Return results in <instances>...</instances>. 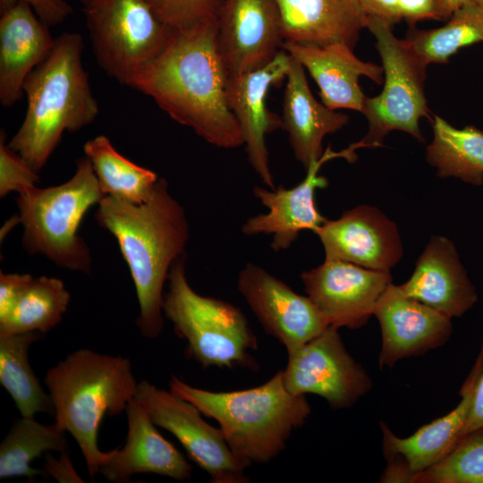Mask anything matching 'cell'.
Returning <instances> with one entry per match:
<instances>
[{
    "label": "cell",
    "mask_w": 483,
    "mask_h": 483,
    "mask_svg": "<svg viewBox=\"0 0 483 483\" xmlns=\"http://www.w3.org/2000/svg\"><path fill=\"white\" fill-rule=\"evenodd\" d=\"M228 78L217 46L216 19H211L175 30L166 48L128 86L208 143L235 148L244 140L227 104Z\"/></svg>",
    "instance_id": "obj_1"
},
{
    "label": "cell",
    "mask_w": 483,
    "mask_h": 483,
    "mask_svg": "<svg viewBox=\"0 0 483 483\" xmlns=\"http://www.w3.org/2000/svg\"><path fill=\"white\" fill-rule=\"evenodd\" d=\"M116 239L126 261L140 306L136 324L141 335L157 338L164 327L163 288L172 265L185 255L190 237L182 206L159 178L151 198L133 204L105 195L95 215Z\"/></svg>",
    "instance_id": "obj_2"
},
{
    "label": "cell",
    "mask_w": 483,
    "mask_h": 483,
    "mask_svg": "<svg viewBox=\"0 0 483 483\" xmlns=\"http://www.w3.org/2000/svg\"><path fill=\"white\" fill-rule=\"evenodd\" d=\"M83 48L79 33L61 34L51 53L23 83L26 114L7 145L37 173L46 165L64 131H77L98 114V104L82 64Z\"/></svg>",
    "instance_id": "obj_3"
},
{
    "label": "cell",
    "mask_w": 483,
    "mask_h": 483,
    "mask_svg": "<svg viewBox=\"0 0 483 483\" xmlns=\"http://www.w3.org/2000/svg\"><path fill=\"white\" fill-rule=\"evenodd\" d=\"M169 389L217 421L231 451L246 468L267 463L279 455L292 431L311 412L305 395L287 390L283 370L258 386L238 391H208L175 376L169 381Z\"/></svg>",
    "instance_id": "obj_4"
},
{
    "label": "cell",
    "mask_w": 483,
    "mask_h": 483,
    "mask_svg": "<svg viewBox=\"0 0 483 483\" xmlns=\"http://www.w3.org/2000/svg\"><path fill=\"white\" fill-rule=\"evenodd\" d=\"M45 383L55 422L76 440L93 479L112 454V450L102 452L98 448L102 419L125 411L138 391L131 361L80 349L48 369Z\"/></svg>",
    "instance_id": "obj_5"
},
{
    "label": "cell",
    "mask_w": 483,
    "mask_h": 483,
    "mask_svg": "<svg viewBox=\"0 0 483 483\" xmlns=\"http://www.w3.org/2000/svg\"><path fill=\"white\" fill-rule=\"evenodd\" d=\"M104 196L86 156L77 161L75 174L66 182L48 188L35 185L18 193L26 250L59 267L89 274L91 256L78 229L86 212Z\"/></svg>",
    "instance_id": "obj_6"
},
{
    "label": "cell",
    "mask_w": 483,
    "mask_h": 483,
    "mask_svg": "<svg viewBox=\"0 0 483 483\" xmlns=\"http://www.w3.org/2000/svg\"><path fill=\"white\" fill-rule=\"evenodd\" d=\"M185 259L186 254L171 267L162 309L187 341L189 356L204 368L257 369L250 352L258 349V341L244 314L227 301L195 292L186 277Z\"/></svg>",
    "instance_id": "obj_7"
},
{
    "label": "cell",
    "mask_w": 483,
    "mask_h": 483,
    "mask_svg": "<svg viewBox=\"0 0 483 483\" xmlns=\"http://www.w3.org/2000/svg\"><path fill=\"white\" fill-rule=\"evenodd\" d=\"M366 28L376 38L385 80L380 94L365 98L361 113L368 120L369 130L361 140L367 148L382 147L384 138L396 130L424 142L419 119L429 118L425 96L428 64L403 39L395 37L393 25L366 18Z\"/></svg>",
    "instance_id": "obj_8"
},
{
    "label": "cell",
    "mask_w": 483,
    "mask_h": 483,
    "mask_svg": "<svg viewBox=\"0 0 483 483\" xmlns=\"http://www.w3.org/2000/svg\"><path fill=\"white\" fill-rule=\"evenodd\" d=\"M84 13L97 63L126 86L166 48L175 32L146 0H92Z\"/></svg>",
    "instance_id": "obj_9"
},
{
    "label": "cell",
    "mask_w": 483,
    "mask_h": 483,
    "mask_svg": "<svg viewBox=\"0 0 483 483\" xmlns=\"http://www.w3.org/2000/svg\"><path fill=\"white\" fill-rule=\"evenodd\" d=\"M338 329L328 326L289 354L283 378L285 387L293 394H316L333 409H345L371 389L372 381L347 352Z\"/></svg>",
    "instance_id": "obj_10"
},
{
    "label": "cell",
    "mask_w": 483,
    "mask_h": 483,
    "mask_svg": "<svg viewBox=\"0 0 483 483\" xmlns=\"http://www.w3.org/2000/svg\"><path fill=\"white\" fill-rule=\"evenodd\" d=\"M135 398L154 423L172 433L212 483H247L246 467L234 456L220 428L206 422L191 402L142 380Z\"/></svg>",
    "instance_id": "obj_11"
},
{
    "label": "cell",
    "mask_w": 483,
    "mask_h": 483,
    "mask_svg": "<svg viewBox=\"0 0 483 483\" xmlns=\"http://www.w3.org/2000/svg\"><path fill=\"white\" fill-rule=\"evenodd\" d=\"M361 148H367L362 140L341 151H333L328 146L322 157L308 167L304 180L291 189L279 186L272 190L254 186V196L267 208V212L248 218L242 225V233L247 236L271 235V249L279 252L289 249L301 231L315 233L326 220L318 211L315 197L317 189L328 185V180L318 175L320 167L337 157L354 162L357 159L355 151Z\"/></svg>",
    "instance_id": "obj_12"
},
{
    "label": "cell",
    "mask_w": 483,
    "mask_h": 483,
    "mask_svg": "<svg viewBox=\"0 0 483 483\" xmlns=\"http://www.w3.org/2000/svg\"><path fill=\"white\" fill-rule=\"evenodd\" d=\"M237 287L265 331L288 355L320 335L329 325L310 298L254 263L240 271Z\"/></svg>",
    "instance_id": "obj_13"
},
{
    "label": "cell",
    "mask_w": 483,
    "mask_h": 483,
    "mask_svg": "<svg viewBox=\"0 0 483 483\" xmlns=\"http://www.w3.org/2000/svg\"><path fill=\"white\" fill-rule=\"evenodd\" d=\"M307 295L337 328L359 329L392 283L390 272L369 269L342 260H328L301 275Z\"/></svg>",
    "instance_id": "obj_14"
},
{
    "label": "cell",
    "mask_w": 483,
    "mask_h": 483,
    "mask_svg": "<svg viewBox=\"0 0 483 483\" xmlns=\"http://www.w3.org/2000/svg\"><path fill=\"white\" fill-rule=\"evenodd\" d=\"M217 46L229 76L260 69L283 49L277 0H223Z\"/></svg>",
    "instance_id": "obj_15"
},
{
    "label": "cell",
    "mask_w": 483,
    "mask_h": 483,
    "mask_svg": "<svg viewBox=\"0 0 483 483\" xmlns=\"http://www.w3.org/2000/svg\"><path fill=\"white\" fill-rule=\"evenodd\" d=\"M315 233L323 245L325 259L390 272L402 258L396 224L374 206L358 205L337 219H326Z\"/></svg>",
    "instance_id": "obj_16"
},
{
    "label": "cell",
    "mask_w": 483,
    "mask_h": 483,
    "mask_svg": "<svg viewBox=\"0 0 483 483\" xmlns=\"http://www.w3.org/2000/svg\"><path fill=\"white\" fill-rule=\"evenodd\" d=\"M291 56L282 49L267 65L240 75L229 76L226 85L227 104L235 115L244 140L248 160L269 189H275L269 166L266 136L283 128V120L266 105L271 87L286 79Z\"/></svg>",
    "instance_id": "obj_17"
},
{
    "label": "cell",
    "mask_w": 483,
    "mask_h": 483,
    "mask_svg": "<svg viewBox=\"0 0 483 483\" xmlns=\"http://www.w3.org/2000/svg\"><path fill=\"white\" fill-rule=\"evenodd\" d=\"M381 328L380 369L444 345L453 333L452 318L407 296L391 283L373 312Z\"/></svg>",
    "instance_id": "obj_18"
},
{
    "label": "cell",
    "mask_w": 483,
    "mask_h": 483,
    "mask_svg": "<svg viewBox=\"0 0 483 483\" xmlns=\"http://www.w3.org/2000/svg\"><path fill=\"white\" fill-rule=\"evenodd\" d=\"M399 287L407 296L451 318L463 316L479 299L455 245L443 235L430 237L411 275Z\"/></svg>",
    "instance_id": "obj_19"
},
{
    "label": "cell",
    "mask_w": 483,
    "mask_h": 483,
    "mask_svg": "<svg viewBox=\"0 0 483 483\" xmlns=\"http://www.w3.org/2000/svg\"><path fill=\"white\" fill-rule=\"evenodd\" d=\"M282 48L309 72L319 88L321 102L331 110L362 112L366 96L360 77L384 82L383 67L359 59L344 43L316 46L284 41Z\"/></svg>",
    "instance_id": "obj_20"
},
{
    "label": "cell",
    "mask_w": 483,
    "mask_h": 483,
    "mask_svg": "<svg viewBox=\"0 0 483 483\" xmlns=\"http://www.w3.org/2000/svg\"><path fill=\"white\" fill-rule=\"evenodd\" d=\"M482 369L483 341L473 367L460 390L461 401L449 413L424 425L407 437L397 436L381 421L382 446L386 461H400L413 479L416 474L443 460L461 437Z\"/></svg>",
    "instance_id": "obj_21"
},
{
    "label": "cell",
    "mask_w": 483,
    "mask_h": 483,
    "mask_svg": "<svg viewBox=\"0 0 483 483\" xmlns=\"http://www.w3.org/2000/svg\"><path fill=\"white\" fill-rule=\"evenodd\" d=\"M128 434L122 449L112 454L99 470L107 480L128 482L132 475L152 473L177 480L191 479L192 468L156 428L148 411L135 397L126 407Z\"/></svg>",
    "instance_id": "obj_22"
},
{
    "label": "cell",
    "mask_w": 483,
    "mask_h": 483,
    "mask_svg": "<svg viewBox=\"0 0 483 483\" xmlns=\"http://www.w3.org/2000/svg\"><path fill=\"white\" fill-rule=\"evenodd\" d=\"M55 38L31 6L18 2L0 17V103L14 105L22 97L28 75L51 53Z\"/></svg>",
    "instance_id": "obj_23"
},
{
    "label": "cell",
    "mask_w": 483,
    "mask_h": 483,
    "mask_svg": "<svg viewBox=\"0 0 483 483\" xmlns=\"http://www.w3.org/2000/svg\"><path fill=\"white\" fill-rule=\"evenodd\" d=\"M304 70L301 63L291 56L282 120L293 155L307 170L312 162L322 157L325 136L344 127L349 116L329 109L313 97Z\"/></svg>",
    "instance_id": "obj_24"
},
{
    "label": "cell",
    "mask_w": 483,
    "mask_h": 483,
    "mask_svg": "<svg viewBox=\"0 0 483 483\" xmlns=\"http://www.w3.org/2000/svg\"><path fill=\"white\" fill-rule=\"evenodd\" d=\"M284 41L354 48L366 16L357 0H277Z\"/></svg>",
    "instance_id": "obj_25"
},
{
    "label": "cell",
    "mask_w": 483,
    "mask_h": 483,
    "mask_svg": "<svg viewBox=\"0 0 483 483\" xmlns=\"http://www.w3.org/2000/svg\"><path fill=\"white\" fill-rule=\"evenodd\" d=\"M433 139L426 148L427 162L440 178L453 177L473 185L483 184V131L472 125L457 129L436 115Z\"/></svg>",
    "instance_id": "obj_26"
},
{
    "label": "cell",
    "mask_w": 483,
    "mask_h": 483,
    "mask_svg": "<svg viewBox=\"0 0 483 483\" xmlns=\"http://www.w3.org/2000/svg\"><path fill=\"white\" fill-rule=\"evenodd\" d=\"M104 195L143 204L152 196L158 177L119 153L107 137L97 136L83 146Z\"/></svg>",
    "instance_id": "obj_27"
},
{
    "label": "cell",
    "mask_w": 483,
    "mask_h": 483,
    "mask_svg": "<svg viewBox=\"0 0 483 483\" xmlns=\"http://www.w3.org/2000/svg\"><path fill=\"white\" fill-rule=\"evenodd\" d=\"M43 335L0 332V383L24 418L54 412L50 395L43 390L28 358L30 346Z\"/></svg>",
    "instance_id": "obj_28"
},
{
    "label": "cell",
    "mask_w": 483,
    "mask_h": 483,
    "mask_svg": "<svg viewBox=\"0 0 483 483\" xmlns=\"http://www.w3.org/2000/svg\"><path fill=\"white\" fill-rule=\"evenodd\" d=\"M49 451L67 452L65 431L55 422L40 424L34 418L18 419L0 445V478L45 477L30 462Z\"/></svg>",
    "instance_id": "obj_29"
},
{
    "label": "cell",
    "mask_w": 483,
    "mask_h": 483,
    "mask_svg": "<svg viewBox=\"0 0 483 483\" xmlns=\"http://www.w3.org/2000/svg\"><path fill=\"white\" fill-rule=\"evenodd\" d=\"M403 40L428 65L445 64L461 48L483 42V10L468 1L443 27L418 30L412 26Z\"/></svg>",
    "instance_id": "obj_30"
},
{
    "label": "cell",
    "mask_w": 483,
    "mask_h": 483,
    "mask_svg": "<svg viewBox=\"0 0 483 483\" xmlns=\"http://www.w3.org/2000/svg\"><path fill=\"white\" fill-rule=\"evenodd\" d=\"M70 301L64 283L55 277H32L10 315L0 321V332L46 334L62 320Z\"/></svg>",
    "instance_id": "obj_31"
},
{
    "label": "cell",
    "mask_w": 483,
    "mask_h": 483,
    "mask_svg": "<svg viewBox=\"0 0 483 483\" xmlns=\"http://www.w3.org/2000/svg\"><path fill=\"white\" fill-rule=\"evenodd\" d=\"M411 483H483V429L460 438L443 460L416 474Z\"/></svg>",
    "instance_id": "obj_32"
},
{
    "label": "cell",
    "mask_w": 483,
    "mask_h": 483,
    "mask_svg": "<svg viewBox=\"0 0 483 483\" xmlns=\"http://www.w3.org/2000/svg\"><path fill=\"white\" fill-rule=\"evenodd\" d=\"M366 18L393 26L404 21L412 27L423 20H448L442 0H357Z\"/></svg>",
    "instance_id": "obj_33"
},
{
    "label": "cell",
    "mask_w": 483,
    "mask_h": 483,
    "mask_svg": "<svg viewBox=\"0 0 483 483\" xmlns=\"http://www.w3.org/2000/svg\"><path fill=\"white\" fill-rule=\"evenodd\" d=\"M157 17L174 30L216 19L223 0H146Z\"/></svg>",
    "instance_id": "obj_34"
},
{
    "label": "cell",
    "mask_w": 483,
    "mask_h": 483,
    "mask_svg": "<svg viewBox=\"0 0 483 483\" xmlns=\"http://www.w3.org/2000/svg\"><path fill=\"white\" fill-rule=\"evenodd\" d=\"M39 176L29 164L5 143V133H0V196L17 193L35 186Z\"/></svg>",
    "instance_id": "obj_35"
},
{
    "label": "cell",
    "mask_w": 483,
    "mask_h": 483,
    "mask_svg": "<svg viewBox=\"0 0 483 483\" xmlns=\"http://www.w3.org/2000/svg\"><path fill=\"white\" fill-rule=\"evenodd\" d=\"M18 2L29 4L37 16L48 27L64 22L73 12L64 0H0V13Z\"/></svg>",
    "instance_id": "obj_36"
},
{
    "label": "cell",
    "mask_w": 483,
    "mask_h": 483,
    "mask_svg": "<svg viewBox=\"0 0 483 483\" xmlns=\"http://www.w3.org/2000/svg\"><path fill=\"white\" fill-rule=\"evenodd\" d=\"M32 277L28 274L0 273V321L10 315L21 292Z\"/></svg>",
    "instance_id": "obj_37"
},
{
    "label": "cell",
    "mask_w": 483,
    "mask_h": 483,
    "mask_svg": "<svg viewBox=\"0 0 483 483\" xmlns=\"http://www.w3.org/2000/svg\"><path fill=\"white\" fill-rule=\"evenodd\" d=\"M42 470L45 477L54 478L58 482H83L72 465L69 451L61 453L58 459L54 458L49 452L46 453Z\"/></svg>",
    "instance_id": "obj_38"
},
{
    "label": "cell",
    "mask_w": 483,
    "mask_h": 483,
    "mask_svg": "<svg viewBox=\"0 0 483 483\" xmlns=\"http://www.w3.org/2000/svg\"><path fill=\"white\" fill-rule=\"evenodd\" d=\"M477 429H483V369L477 384L471 409L460 438Z\"/></svg>",
    "instance_id": "obj_39"
},
{
    "label": "cell",
    "mask_w": 483,
    "mask_h": 483,
    "mask_svg": "<svg viewBox=\"0 0 483 483\" xmlns=\"http://www.w3.org/2000/svg\"><path fill=\"white\" fill-rule=\"evenodd\" d=\"M469 0H442L445 11L448 17Z\"/></svg>",
    "instance_id": "obj_40"
},
{
    "label": "cell",
    "mask_w": 483,
    "mask_h": 483,
    "mask_svg": "<svg viewBox=\"0 0 483 483\" xmlns=\"http://www.w3.org/2000/svg\"><path fill=\"white\" fill-rule=\"evenodd\" d=\"M469 1H470L475 5H477L478 7L483 10V0H469Z\"/></svg>",
    "instance_id": "obj_41"
},
{
    "label": "cell",
    "mask_w": 483,
    "mask_h": 483,
    "mask_svg": "<svg viewBox=\"0 0 483 483\" xmlns=\"http://www.w3.org/2000/svg\"><path fill=\"white\" fill-rule=\"evenodd\" d=\"M84 6L89 4L92 0H79Z\"/></svg>",
    "instance_id": "obj_42"
},
{
    "label": "cell",
    "mask_w": 483,
    "mask_h": 483,
    "mask_svg": "<svg viewBox=\"0 0 483 483\" xmlns=\"http://www.w3.org/2000/svg\"><path fill=\"white\" fill-rule=\"evenodd\" d=\"M483 233V232H482Z\"/></svg>",
    "instance_id": "obj_43"
}]
</instances>
